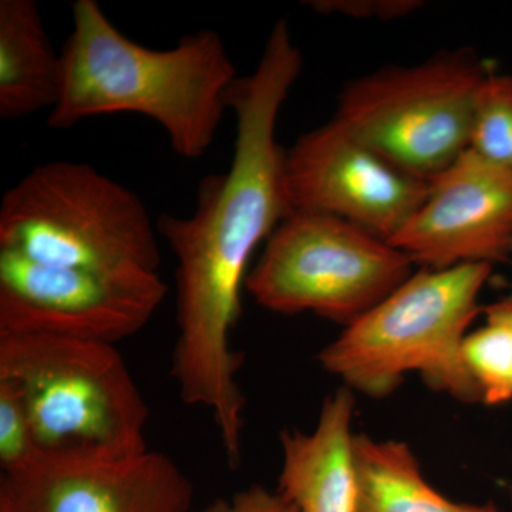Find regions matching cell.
<instances>
[{"label": "cell", "instance_id": "1", "mask_svg": "<svg viewBox=\"0 0 512 512\" xmlns=\"http://www.w3.org/2000/svg\"><path fill=\"white\" fill-rule=\"evenodd\" d=\"M302 64L288 23L278 20L254 72L238 77L228 92V109L237 117L228 170L201 181L190 217L164 214L156 222L177 261L171 376L185 404L210 410L234 467L247 402L237 380L242 355L229 338L241 315L249 261L291 214L276 123Z\"/></svg>", "mask_w": 512, "mask_h": 512}, {"label": "cell", "instance_id": "2", "mask_svg": "<svg viewBox=\"0 0 512 512\" xmlns=\"http://www.w3.org/2000/svg\"><path fill=\"white\" fill-rule=\"evenodd\" d=\"M73 30L62 52L63 84L47 126L134 113L157 121L175 154L205 156L238 79L220 33L202 29L173 49L154 50L124 36L96 0L72 5Z\"/></svg>", "mask_w": 512, "mask_h": 512}, {"label": "cell", "instance_id": "3", "mask_svg": "<svg viewBox=\"0 0 512 512\" xmlns=\"http://www.w3.org/2000/svg\"><path fill=\"white\" fill-rule=\"evenodd\" d=\"M491 269L466 264L412 274L320 350V366L352 392L375 399L419 373L431 389L458 402H483L463 345L481 311L478 299Z\"/></svg>", "mask_w": 512, "mask_h": 512}, {"label": "cell", "instance_id": "4", "mask_svg": "<svg viewBox=\"0 0 512 512\" xmlns=\"http://www.w3.org/2000/svg\"><path fill=\"white\" fill-rule=\"evenodd\" d=\"M0 380L19 390L40 454L116 460L148 450V406L114 345L0 335Z\"/></svg>", "mask_w": 512, "mask_h": 512}, {"label": "cell", "instance_id": "5", "mask_svg": "<svg viewBox=\"0 0 512 512\" xmlns=\"http://www.w3.org/2000/svg\"><path fill=\"white\" fill-rule=\"evenodd\" d=\"M0 251L57 266L158 272L161 264L157 225L143 200L73 161L37 165L5 192Z\"/></svg>", "mask_w": 512, "mask_h": 512}, {"label": "cell", "instance_id": "6", "mask_svg": "<svg viewBox=\"0 0 512 512\" xmlns=\"http://www.w3.org/2000/svg\"><path fill=\"white\" fill-rule=\"evenodd\" d=\"M414 262L348 221L293 211L276 227L245 289L268 311L311 312L348 326L413 274Z\"/></svg>", "mask_w": 512, "mask_h": 512}, {"label": "cell", "instance_id": "7", "mask_svg": "<svg viewBox=\"0 0 512 512\" xmlns=\"http://www.w3.org/2000/svg\"><path fill=\"white\" fill-rule=\"evenodd\" d=\"M487 73L463 53L387 67L343 90L335 120L404 173L431 183L468 150Z\"/></svg>", "mask_w": 512, "mask_h": 512}, {"label": "cell", "instance_id": "8", "mask_svg": "<svg viewBox=\"0 0 512 512\" xmlns=\"http://www.w3.org/2000/svg\"><path fill=\"white\" fill-rule=\"evenodd\" d=\"M167 293L156 271L46 265L0 251V335L116 346L146 328Z\"/></svg>", "mask_w": 512, "mask_h": 512}, {"label": "cell", "instance_id": "9", "mask_svg": "<svg viewBox=\"0 0 512 512\" xmlns=\"http://www.w3.org/2000/svg\"><path fill=\"white\" fill-rule=\"evenodd\" d=\"M291 212L348 221L389 242L429 197V181L404 173L333 119L285 151Z\"/></svg>", "mask_w": 512, "mask_h": 512}, {"label": "cell", "instance_id": "10", "mask_svg": "<svg viewBox=\"0 0 512 512\" xmlns=\"http://www.w3.org/2000/svg\"><path fill=\"white\" fill-rule=\"evenodd\" d=\"M194 484L160 451L116 460L39 454L0 476V512H190Z\"/></svg>", "mask_w": 512, "mask_h": 512}, {"label": "cell", "instance_id": "11", "mask_svg": "<svg viewBox=\"0 0 512 512\" xmlns=\"http://www.w3.org/2000/svg\"><path fill=\"white\" fill-rule=\"evenodd\" d=\"M389 244L426 269L504 261L512 252V174L464 151Z\"/></svg>", "mask_w": 512, "mask_h": 512}, {"label": "cell", "instance_id": "12", "mask_svg": "<svg viewBox=\"0 0 512 512\" xmlns=\"http://www.w3.org/2000/svg\"><path fill=\"white\" fill-rule=\"evenodd\" d=\"M355 396L340 387L326 397L309 433L281 436L278 493L296 512H356L357 464Z\"/></svg>", "mask_w": 512, "mask_h": 512}, {"label": "cell", "instance_id": "13", "mask_svg": "<svg viewBox=\"0 0 512 512\" xmlns=\"http://www.w3.org/2000/svg\"><path fill=\"white\" fill-rule=\"evenodd\" d=\"M63 84L57 53L35 0L0 2V119L53 110Z\"/></svg>", "mask_w": 512, "mask_h": 512}, {"label": "cell", "instance_id": "14", "mask_svg": "<svg viewBox=\"0 0 512 512\" xmlns=\"http://www.w3.org/2000/svg\"><path fill=\"white\" fill-rule=\"evenodd\" d=\"M356 464V512H501L491 503H456L441 494L404 441L357 434Z\"/></svg>", "mask_w": 512, "mask_h": 512}, {"label": "cell", "instance_id": "15", "mask_svg": "<svg viewBox=\"0 0 512 512\" xmlns=\"http://www.w3.org/2000/svg\"><path fill=\"white\" fill-rule=\"evenodd\" d=\"M484 312L487 323L468 333L463 356L483 403L497 406L512 400V323L500 313Z\"/></svg>", "mask_w": 512, "mask_h": 512}, {"label": "cell", "instance_id": "16", "mask_svg": "<svg viewBox=\"0 0 512 512\" xmlns=\"http://www.w3.org/2000/svg\"><path fill=\"white\" fill-rule=\"evenodd\" d=\"M468 150L512 174V76L485 74L474 101Z\"/></svg>", "mask_w": 512, "mask_h": 512}, {"label": "cell", "instance_id": "17", "mask_svg": "<svg viewBox=\"0 0 512 512\" xmlns=\"http://www.w3.org/2000/svg\"><path fill=\"white\" fill-rule=\"evenodd\" d=\"M28 412L19 390L0 380V467L13 473L39 457Z\"/></svg>", "mask_w": 512, "mask_h": 512}, {"label": "cell", "instance_id": "18", "mask_svg": "<svg viewBox=\"0 0 512 512\" xmlns=\"http://www.w3.org/2000/svg\"><path fill=\"white\" fill-rule=\"evenodd\" d=\"M313 10L322 15L349 16L357 19H396L409 15L421 3L416 0H312Z\"/></svg>", "mask_w": 512, "mask_h": 512}, {"label": "cell", "instance_id": "19", "mask_svg": "<svg viewBox=\"0 0 512 512\" xmlns=\"http://www.w3.org/2000/svg\"><path fill=\"white\" fill-rule=\"evenodd\" d=\"M201 512H296L278 491L251 485L228 498H218Z\"/></svg>", "mask_w": 512, "mask_h": 512}, {"label": "cell", "instance_id": "20", "mask_svg": "<svg viewBox=\"0 0 512 512\" xmlns=\"http://www.w3.org/2000/svg\"><path fill=\"white\" fill-rule=\"evenodd\" d=\"M495 308L507 309V311H512V291L507 298L501 299V301L493 303Z\"/></svg>", "mask_w": 512, "mask_h": 512}, {"label": "cell", "instance_id": "21", "mask_svg": "<svg viewBox=\"0 0 512 512\" xmlns=\"http://www.w3.org/2000/svg\"><path fill=\"white\" fill-rule=\"evenodd\" d=\"M484 309L485 311L500 313V315H503L505 316V318L510 319V322L512 323V311H507V309L495 308V306L493 305L487 306V308Z\"/></svg>", "mask_w": 512, "mask_h": 512}, {"label": "cell", "instance_id": "22", "mask_svg": "<svg viewBox=\"0 0 512 512\" xmlns=\"http://www.w3.org/2000/svg\"><path fill=\"white\" fill-rule=\"evenodd\" d=\"M511 504H512V488H511Z\"/></svg>", "mask_w": 512, "mask_h": 512}]
</instances>
